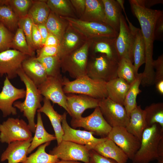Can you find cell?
I'll use <instances>...</instances> for the list:
<instances>
[{"label": "cell", "mask_w": 163, "mask_h": 163, "mask_svg": "<svg viewBox=\"0 0 163 163\" xmlns=\"http://www.w3.org/2000/svg\"><path fill=\"white\" fill-rule=\"evenodd\" d=\"M105 157L113 159L118 163H126L128 158L123 151L108 138L97 145L92 149Z\"/></svg>", "instance_id": "23"}, {"label": "cell", "mask_w": 163, "mask_h": 163, "mask_svg": "<svg viewBox=\"0 0 163 163\" xmlns=\"http://www.w3.org/2000/svg\"><path fill=\"white\" fill-rule=\"evenodd\" d=\"M32 138L33 137L27 140L16 141L8 144L1 155V161L7 160L8 163L24 162L27 158V151Z\"/></svg>", "instance_id": "19"}, {"label": "cell", "mask_w": 163, "mask_h": 163, "mask_svg": "<svg viewBox=\"0 0 163 163\" xmlns=\"http://www.w3.org/2000/svg\"><path fill=\"white\" fill-rule=\"evenodd\" d=\"M157 163H163V157H159L157 159Z\"/></svg>", "instance_id": "56"}, {"label": "cell", "mask_w": 163, "mask_h": 163, "mask_svg": "<svg viewBox=\"0 0 163 163\" xmlns=\"http://www.w3.org/2000/svg\"><path fill=\"white\" fill-rule=\"evenodd\" d=\"M32 40L34 47L36 50L41 48L42 46L41 36L37 25L33 22L32 27Z\"/></svg>", "instance_id": "47"}, {"label": "cell", "mask_w": 163, "mask_h": 163, "mask_svg": "<svg viewBox=\"0 0 163 163\" xmlns=\"http://www.w3.org/2000/svg\"><path fill=\"white\" fill-rule=\"evenodd\" d=\"M153 65L155 72L154 84L163 80V54L159 56L156 59L153 60Z\"/></svg>", "instance_id": "45"}, {"label": "cell", "mask_w": 163, "mask_h": 163, "mask_svg": "<svg viewBox=\"0 0 163 163\" xmlns=\"http://www.w3.org/2000/svg\"><path fill=\"white\" fill-rule=\"evenodd\" d=\"M50 12L46 2L41 0L34 1L27 15L34 24L38 25L45 24Z\"/></svg>", "instance_id": "31"}, {"label": "cell", "mask_w": 163, "mask_h": 163, "mask_svg": "<svg viewBox=\"0 0 163 163\" xmlns=\"http://www.w3.org/2000/svg\"><path fill=\"white\" fill-rule=\"evenodd\" d=\"M55 163H82V162L75 161H68L60 160Z\"/></svg>", "instance_id": "55"}, {"label": "cell", "mask_w": 163, "mask_h": 163, "mask_svg": "<svg viewBox=\"0 0 163 163\" xmlns=\"http://www.w3.org/2000/svg\"><path fill=\"white\" fill-rule=\"evenodd\" d=\"M66 96L67 107L73 118H80L86 110L98 107L99 99L81 94H69Z\"/></svg>", "instance_id": "18"}, {"label": "cell", "mask_w": 163, "mask_h": 163, "mask_svg": "<svg viewBox=\"0 0 163 163\" xmlns=\"http://www.w3.org/2000/svg\"><path fill=\"white\" fill-rule=\"evenodd\" d=\"M158 151L159 158L163 157V138L160 142Z\"/></svg>", "instance_id": "54"}, {"label": "cell", "mask_w": 163, "mask_h": 163, "mask_svg": "<svg viewBox=\"0 0 163 163\" xmlns=\"http://www.w3.org/2000/svg\"><path fill=\"white\" fill-rule=\"evenodd\" d=\"M115 38L101 37L92 39L94 52L104 54L118 63L119 58L115 45Z\"/></svg>", "instance_id": "29"}, {"label": "cell", "mask_w": 163, "mask_h": 163, "mask_svg": "<svg viewBox=\"0 0 163 163\" xmlns=\"http://www.w3.org/2000/svg\"><path fill=\"white\" fill-rule=\"evenodd\" d=\"M26 90L14 86L6 76L2 91L0 92V110L3 117L17 114L14 103L18 100L25 97Z\"/></svg>", "instance_id": "15"}, {"label": "cell", "mask_w": 163, "mask_h": 163, "mask_svg": "<svg viewBox=\"0 0 163 163\" xmlns=\"http://www.w3.org/2000/svg\"><path fill=\"white\" fill-rule=\"evenodd\" d=\"M63 90L66 94L85 95L97 99L108 97L106 83L104 81L92 79L87 75L70 81L63 78Z\"/></svg>", "instance_id": "4"}, {"label": "cell", "mask_w": 163, "mask_h": 163, "mask_svg": "<svg viewBox=\"0 0 163 163\" xmlns=\"http://www.w3.org/2000/svg\"><path fill=\"white\" fill-rule=\"evenodd\" d=\"M18 75L25 85V98L23 102L15 101L13 106L23 113L24 116L28 120L30 130L32 133H35L36 126L35 117L36 111L42 106L41 102L43 100L42 96L37 86L27 76L22 68L18 71Z\"/></svg>", "instance_id": "2"}, {"label": "cell", "mask_w": 163, "mask_h": 163, "mask_svg": "<svg viewBox=\"0 0 163 163\" xmlns=\"http://www.w3.org/2000/svg\"><path fill=\"white\" fill-rule=\"evenodd\" d=\"M76 11L82 16L85 8V0H71L70 1Z\"/></svg>", "instance_id": "49"}, {"label": "cell", "mask_w": 163, "mask_h": 163, "mask_svg": "<svg viewBox=\"0 0 163 163\" xmlns=\"http://www.w3.org/2000/svg\"><path fill=\"white\" fill-rule=\"evenodd\" d=\"M129 2L133 14L139 23L145 44V67L142 73V80L151 83L155 77L153 65L155 27L158 18L163 14V11L146 8L143 0H130Z\"/></svg>", "instance_id": "1"}, {"label": "cell", "mask_w": 163, "mask_h": 163, "mask_svg": "<svg viewBox=\"0 0 163 163\" xmlns=\"http://www.w3.org/2000/svg\"><path fill=\"white\" fill-rule=\"evenodd\" d=\"M29 56L14 49L0 52V76L5 75L9 80L16 77L23 62Z\"/></svg>", "instance_id": "16"}, {"label": "cell", "mask_w": 163, "mask_h": 163, "mask_svg": "<svg viewBox=\"0 0 163 163\" xmlns=\"http://www.w3.org/2000/svg\"><path fill=\"white\" fill-rule=\"evenodd\" d=\"M118 63L100 53L88 62L87 75L92 79L107 82L117 77Z\"/></svg>", "instance_id": "7"}, {"label": "cell", "mask_w": 163, "mask_h": 163, "mask_svg": "<svg viewBox=\"0 0 163 163\" xmlns=\"http://www.w3.org/2000/svg\"><path fill=\"white\" fill-rule=\"evenodd\" d=\"M106 23L118 33L122 8L117 0H102Z\"/></svg>", "instance_id": "28"}, {"label": "cell", "mask_w": 163, "mask_h": 163, "mask_svg": "<svg viewBox=\"0 0 163 163\" xmlns=\"http://www.w3.org/2000/svg\"><path fill=\"white\" fill-rule=\"evenodd\" d=\"M33 2L31 0H1V4L9 5L19 18L28 15Z\"/></svg>", "instance_id": "39"}, {"label": "cell", "mask_w": 163, "mask_h": 163, "mask_svg": "<svg viewBox=\"0 0 163 163\" xmlns=\"http://www.w3.org/2000/svg\"><path fill=\"white\" fill-rule=\"evenodd\" d=\"M60 42L55 35L49 33L44 46H59Z\"/></svg>", "instance_id": "50"}, {"label": "cell", "mask_w": 163, "mask_h": 163, "mask_svg": "<svg viewBox=\"0 0 163 163\" xmlns=\"http://www.w3.org/2000/svg\"><path fill=\"white\" fill-rule=\"evenodd\" d=\"M36 58L43 66L47 76L54 77L61 75V60L59 56Z\"/></svg>", "instance_id": "38"}, {"label": "cell", "mask_w": 163, "mask_h": 163, "mask_svg": "<svg viewBox=\"0 0 163 163\" xmlns=\"http://www.w3.org/2000/svg\"><path fill=\"white\" fill-rule=\"evenodd\" d=\"M89 151L85 145L62 140L49 154L56 156L60 160L89 163Z\"/></svg>", "instance_id": "10"}, {"label": "cell", "mask_w": 163, "mask_h": 163, "mask_svg": "<svg viewBox=\"0 0 163 163\" xmlns=\"http://www.w3.org/2000/svg\"><path fill=\"white\" fill-rule=\"evenodd\" d=\"M32 137L28 125L23 119L9 118L0 124V141L9 144Z\"/></svg>", "instance_id": "8"}, {"label": "cell", "mask_w": 163, "mask_h": 163, "mask_svg": "<svg viewBox=\"0 0 163 163\" xmlns=\"http://www.w3.org/2000/svg\"><path fill=\"white\" fill-rule=\"evenodd\" d=\"M89 163H118L115 160L103 156L93 150H89Z\"/></svg>", "instance_id": "46"}, {"label": "cell", "mask_w": 163, "mask_h": 163, "mask_svg": "<svg viewBox=\"0 0 163 163\" xmlns=\"http://www.w3.org/2000/svg\"><path fill=\"white\" fill-rule=\"evenodd\" d=\"M60 17L86 38L92 40L101 37L115 38L118 34V33L104 23L85 21L69 17Z\"/></svg>", "instance_id": "6"}, {"label": "cell", "mask_w": 163, "mask_h": 163, "mask_svg": "<svg viewBox=\"0 0 163 163\" xmlns=\"http://www.w3.org/2000/svg\"><path fill=\"white\" fill-rule=\"evenodd\" d=\"M43 104L37 112L44 113L49 118L53 126L56 138L57 145L62 141L64 131L61 123L63 119V114H59L54 109L50 101L44 97Z\"/></svg>", "instance_id": "25"}, {"label": "cell", "mask_w": 163, "mask_h": 163, "mask_svg": "<svg viewBox=\"0 0 163 163\" xmlns=\"http://www.w3.org/2000/svg\"><path fill=\"white\" fill-rule=\"evenodd\" d=\"M22 68L27 76L37 87L47 77L43 66L35 56H29L22 63Z\"/></svg>", "instance_id": "22"}, {"label": "cell", "mask_w": 163, "mask_h": 163, "mask_svg": "<svg viewBox=\"0 0 163 163\" xmlns=\"http://www.w3.org/2000/svg\"><path fill=\"white\" fill-rule=\"evenodd\" d=\"M90 45L87 41L80 48L62 57L61 68L62 72H67L71 77L75 79L86 75Z\"/></svg>", "instance_id": "5"}, {"label": "cell", "mask_w": 163, "mask_h": 163, "mask_svg": "<svg viewBox=\"0 0 163 163\" xmlns=\"http://www.w3.org/2000/svg\"><path fill=\"white\" fill-rule=\"evenodd\" d=\"M147 127L145 112L140 105H137L131 112L129 122L125 128L141 141L143 132Z\"/></svg>", "instance_id": "24"}, {"label": "cell", "mask_w": 163, "mask_h": 163, "mask_svg": "<svg viewBox=\"0 0 163 163\" xmlns=\"http://www.w3.org/2000/svg\"><path fill=\"white\" fill-rule=\"evenodd\" d=\"M13 36L12 32L0 23V52L12 48Z\"/></svg>", "instance_id": "43"}, {"label": "cell", "mask_w": 163, "mask_h": 163, "mask_svg": "<svg viewBox=\"0 0 163 163\" xmlns=\"http://www.w3.org/2000/svg\"><path fill=\"white\" fill-rule=\"evenodd\" d=\"M147 127L155 124L163 128V103H153L147 106L144 109Z\"/></svg>", "instance_id": "34"}, {"label": "cell", "mask_w": 163, "mask_h": 163, "mask_svg": "<svg viewBox=\"0 0 163 163\" xmlns=\"http://www.w3.org/2000/svg\"><path fill=\"white\" fill-rule=\"evenodd\" d=\"M142 79V73H138L135 81L130 85L125 96L123 106L129 117L131 112L138 105L136 98L138 95L142 92L139 87Z\"/></svg>", "instance_id": "32"}, {"label": "cell", "mask_w": 163, "mask_h": 163, "mask_svg": "<svg viewBox=\"0 0 163 163\" xmlns=\"http://www.w3.org/2000/svg\"><path fill=\"white\" fill-rule=\"evenodd\" d=\"M130 85L124 80L118 77L106 82L108 97L123 106L125 96Z\"/></svg>", "instance_id": "26"}, {"label": "cell", "mask_w": 163, "mask_h": 163, "mask_svg": "<svg viewBox=\"0 0 163 163\" xmlns=\"http://www.w3.org/2000/svg\"><path fill=\"white\" fill-rule=\"evenodd\" d=\"M64 20L50 11L45 24L49 33L56 36L60 42L67 28V24Z\"/></svg>", "instance_id": "33"}, {"label": "cell", "mask_w": 163, "mask_h": 163, "mask_svg": "<svg viewBox=\"0 0 163 163\" xmlns=\"http://www.w3.org/2000/svg\"><path fill=\"white\" fill-rule=\"evenodd\" d=\"M63 81L61 75L47 76L45 81L37 88L44 98L62 107L70 115L66 102V94L63 90Z\"/></svg>", "instance_id": "12"}, {"label": "cell", "mask_w": 163, "mask_h": 163, "mask_svg": "<svg viewBox=\"0 0 163 163\" xmlns=\"http://www.w3.org/2000/svg\"><path fill=\"white\" fill-rule=\"evenodd\" d=\"M62 126L64 131L62 140L69 141L85 145L89 150H92L97 144L107 140L108 137L97 138L94 137L92 133L86 130L76 129L68 124L66 119L67 113L62 114Z\"/></svg>", "instance_id": "13"}, {"label": "cell", "mask_w": 163, "mask_h": 163, "mask_svg": "<svg viewBox=\"0 0 163 163\" xmlns=\"http://www.w3.org/2000/svg\"><path fill=\"white\" fill-rule=\"evenodd\" d=\"M19 18L8 5H0V22L11 32L18 28Z\"/></svg>", "instance_id": "36"}, {"label": "cell", "mask_w": 163, "mask_h": 163, "mask_svg": "<svg viewBox=\"0 0 163 163\" xmlns=\"http://www.w3.org/2000/svg\"><path fill=\"white\" fill-rule=\"evenodd\" d=\"M69 25L59 46L60 58L80 48L87 41L84 40L86 39L85 36L69 24Z\"/></svg>", "instance_id": "20"}, {"label": "cell", "mask_w": 163, "mask_h": 163, "mask_svg": "<svg viewBox=\"0 0 163 163\" xmlns=\"http://www.w3.org/2000/svg\"><path fill=\"white\" fill-rule=\"evenodd\" d=\"M29 56H34L35 53L30 49L22 29L18 27L14 35L12 47Z\"/></svg>", "instance_id": "40"}, {"label": "cell", "mask_w": 163, "mask_h": 163, "mask_svg": "<svg viewBox=\"0 0 163 163\" xmlns=\"http://www.w3.org/2000/svg\"><path fill=\"white\" fill-rule=\"evenodd\" d=\"M70 2L66 0H48L46 2L50 11L59 16L68 17L72 11Z\"/></svg>", "instance_id": "41"}, {"label": "cell", "mask_w": 163, "mask_h": 163, "mask_svg": "<svg viewBox=\"0 0 163 163\" xmlns=\"http://www.w3.org/2000/svg\"><path fill=\"white\" fill-rule=\"evenodd\" d=\"M133 37L126 19L122 14L120 19V27L117 37L115 38V45L119 60L125 58L134 62Z\"/></svg>", "instance_id": "17"}, {"label": "cell", "mask_w": 163, "mask_h": 163, "mask_svg": "<svg viewBox=\"0 0 163 163\" xmlns=\"http://www.w3.org/2000/svg\"><path fill=\"white\" fill-rule=\"evenodd\" d=\"M80 19L107 24L102 0H85V9Z\"/></svg>", "instance_id": "27"}, {"label": "cell", "mask_w": 163, "mask_h": 163, "mask_svg": "<svg viewBox=\"0 0 163 163\" xmlns=\"http://www.w3.org/2000/svg\"><path fill=\"white\" fill-rule=\"evenodd\" d=\"M59 46H43L41 48L37 50V57L56 56L59 57Z\"/></svg>", "instance_id": "44"}, {"label": "cell", "mask_w": 163, "mask_h": 163, "mask_svg": "<svg viewBox=\"0 0 163 163\" xmlns=\"http://www.w3.org/2000/svg\"><path fill=\"white\" fill-rule=\"evenodd\" d=\"M51 142L44 143L39 146L36 151L27 157L22 163H55L60 160L56 156L47 153L45 149Z\"/></svg>", "instance_id": "35"}, {"label": "cell", "mask_w": 163, "mask_h": 163, "mask_svg": "<svg viewBox=\"0 0 163 163\" xmlns=\"http://www.w3.org/2000/svg\"><path fill=\"white\" fill-rule=\"evenodd\" d=\"M157 91L161 94H163V80L160 81L155 84Z\"/></svg>", "instance_id": "53"}, {"label": "cell", "mask_w": 163, "mask_h": 163, "mask_svg": "<svg viewBox=\"0 0 163 163\" xmlns=\"http://www.w3.org/2000/svg\"><path fill=\"white\" fill-rule=\"evenodd\" d=\"M126 19L133 37V55L134 64L136 75L139 68L145 62V46L144 40L140 29L135 27L130 22L126 14Z\"/></svg>", "instance_id": "21"}, {"label": "cell", "mask_w": 163, "mask_h": 163, "mask_svg": "<svg viewBox=\"0 0 163 163\" xmlns=\"http://www.w3.org/2000/svg\"><path fill=\"white\" fill-rule=\"evenodd\" d=\"M163 138V128L158 124L144 131L140 147L132 160L133 163H149L159 158L158 147Z\"/></svg>", "instance_id": "3"}, {"label": "cell", "mask_w": 163, "mask_h": 163, "mask_svg": "<svg viewBox=\"0 0 163 163\" xmlns=\"http://www.w3.org/2000/svg\"><path fill=\"white\" fill-rule=\"evenodd\" d=\"M145 6L148 8H150L152 6L160 4H162V0H143Z\"/></svg>", "instance_id": "52"}, {"label": "cell", "mask_w": 163, "mask_h": 163, "mask_svg": "<svg viewBox=\"0 0 163 163\" xmlns=\"http://www.w3.org/2000/svg\"><path fill=\"white\" fill-rule=\"evenodd\" d=\"M56 140L55 135L48 133L45 129L43 123L41 113L38 112L37 123L35 134L27 151V154L31 152L37 147L47 142Z\"/></svg>", "instance_id": "30"}, {"label": "cell", "mask_w": 163, "mask_h": 163, "mask_svg": "<svg viewBox=\"0 0 163 163\" xmlns=\"http://www.w3.org/2000/svg\"><path fill=\"white\" fill-rule=\"evenodd\" d=\"M163 36V14L158 18L155 27L154 40H161Z\"/></svg>", "instance_id": "48"}, {"label": "cell", "mask_w": 163, "mask_h": 163, "mask_svg": "<svg viewBox=\"0 0 163 163\" xmlns=\"http://www.w3.org/2000/svg\"></svg>", "instance_id": "57"}, {"label": "cell", "mask_w": 163, "mask_h": 163, "mask_svg": "<svg viewBox=\"0 0 163 163\" xmlns=\"http://www.w3.org/2000/svg\"><path fill=\"white\" fill-rule=\"evenodd\" d=\"M33 24L32 20L27 15L19 18L18 27L22 29L30 49L32 52L35 53L36 50L33 43L32 37Z\"/></svg>", "instance_id": "42"}, {"label": "cell", "mask_w": 163, "mask_h": 163, "mask_svg": "<svg viewBox=\"0 0 163 163\" xmlns=\"http://www.w3.org/2000/svg\"><path fill=\"white\" fill-rule=\"evenodd\" d=\"M107 137L123 151L128 159L132 160L140 146V140L124 127L112 128Z\"/></svg>", "instance_id": "14"}, {"label": "cell", "mask_w": 163, "mask_h": 163, "mask_svg": "<svg viewBox=\"0 0 163 163\" xmlns=\"http://www.w3.org/2000/svg\"><path fill=\"white\" fill-rule=\"evenodd\" d=\"M71 125L74 129L82 127L87 131L103 137H107L112 129L104 118L98 107L87 117L72 118Z\"/></svg>", "instance_id": "9"}, {"label": "cell", "mask_w": 163, "mask_h": 163, "mask_svg": "<svg viewBox=\"0 0 163 163\" xmlns=\"http://www.w3.org/2000/svg\"><path fill=\"white\" fill-rule=\"evenodd\" d=\"M98 107L104 118L112 127H125L129 121L123 106L114 102L108 97L100 99Z\"/></svg>", "instance_id": "11"}, {"label": "cell", "mask_w": 163, "mask_h": 163, "mask_svg": "<svg viewBox=\"0 0 163 163\" xmlns=\"http://www.w3.org/2000/svg\"><path fill=\"white\" fill-rule=\"evenodd\" d=\"M37 26L41 37L42 44L43 46L49 35V32L45 24H40Z\"/></svg>", "instance_id": "51"}, {"label": "cell", "mask_w": 163, "mask_h": 163, "mask_svg": "<svg viewBox=\"0 0 163 163\" xmlns=\"http://www.w3.org/2000/svg\"><path fill=\"white\" fill-rule=\"evenodd\" d=\"M117 74V77L123 79L130 85L135 81L136 75L133 63L125 58H122L119 61Z\"/></svg>", "instance_id": "37"}]
</instances>
